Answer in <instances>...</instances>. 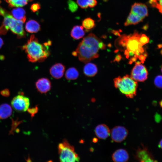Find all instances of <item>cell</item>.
Returning <instances> with one entry per match:
<instances>
[{"label": "cell", "instance_id": "cell-13", "mask_svg": "<svg viewBox=\"0 0 162 162\" xmlns=\"http://www.w3.org/2000/svg\"><path fill=\"white\" fill-rule=\"evenodd\" d=\"M65 69V67L63 64L60 63H57L51 67L50 72L53 77L59 79L63 76Z\"/></svg>", "mask_w": 162, "mask_h": 162}, {"label": "cell", "instance_id": "cell-5", "mask_svg": "<svg viewBox=\"0 0 162 162\" xmlns=\"http://www.w3.org/2000/svg\"><path fill=\"white\" fill-rule=\"evenodd\" d=\"M114 83L115 87L128 98H132L136 95L138 83L130 76L116 77L114 80Z\"/></svg>", "mask_w": 162, "mask_h": 162}, {"label": "cell", "instance_id": "cell-10", "mask_svg": "<svg viewBox=\"0 0 162 162\" xmlns=\"http://www.w3.org/2000/svg\"><path fill=\"white\" fill-rule=\"evenodd\" d=\"M135 158L139 161L141 162H156L152 154L146 147L138 148L135 156Z\"/></svg>", "mask_w": 162, "mask_h": 162}, {"label": "cell", "instance_id": "cell-35", "mask_svg": "<svg viewBox=\"0 0 162 162\" xmlns=\"http://www.w3.org/2000/svg\"><path fill=\"white\" fill-rule=\"evenodd\" d=\"M158 146L162 149V139L159 142Z\"/></svg>", "mask_w": 162, "mask_h": 162}, {"label": "cell", "instance_id": "cell-15", "mask_svg": "<svg viewBox=\"0 0 162 162\" xmlns=\"http://www.w3.org/2000/svg\"><path fill=\"white\" fill-rule=\"evenodd\" d=\"M95 134L98 138L102 139L107 138L110 133L109 127L104 124L98 125L95 129Z\"/></svg>", "mask_w": 162, "mask_h": 162}, {"label": "cell", "instance_id": "cell-25", "mask_svg": "<svg viewBox=\"0 0 162 162\" xmlns=\"http://www.w3.org/2000/svg\"><path fill=\"white\" fill-rule=\"evenodd\" d=\"M149 3L162 14V0H149Z\"/></svg>", "mask_w": 162, "mask_h": 162}, {"label": "cell", "instance_id": "cell-1", "mask_svg": "<svg viewBox=\"0 0 162 162\" xmlns=\"http://www.w3.org/2000/svg\"><path fill=\"white\" fill-rule=\"evenodd\" d=\"M141 34L135 31L132 34H123L118 39L116 43L120 49L123 51L130 63L139 59L142 62L145 61L146 56L143 45L140 41Z\"/></svg>", "mask_w": 162, "mask_h": 162}, {"label": "cell", "instance_id": "cell-18", "mask_svg": "<svg viewBox=\"0 0 162 162\" xmlns=\"http://www.w3.org/2000/svg\"><path fill=\"white\" fill-rule=\"evenodd\" d=\"M25 29L28 32L36 33L40 30V27L37 21L34 20H30L26 22Z\"/></svg>", "mask_w": 162, "mask_h": 162}, {"label": "cell", "instance_id": "cell-27", "mask_svg": "<svg viewBox=\"0 0 162 162\" xmlns=\"http://www.w3.org/2000/svg\"><path fill=\"white\" fill-rule=\"evenodd\" d=\"M68 8L72 12L76 11L78 9L77 4L72 0H68Z\"/></svg>", "mask_w": 162, "mask_h": 162}, {"label": "cell", "instance_id": "cell-30", "mask_svg": "<svg viewBox=\"0 0 162 162\" xmlns=\"http://www.w3.org/2000/svg\"><path fill=\"white\" fill-rule=\"evenodd\" d=\"M38 109L37 106L32 108H28L27 110L28 112L31 114L32 118L34 116V115L38 112Z\"/></svg>", "mask_w": 162, "mask_h": 162}, {"label": "cell", "instance_id": "cell-2", "mask_svg": "<svg viewBox=\"0 0 162 162\" xmlns=\"http://www.w3.org/2000/svg\"><path fill=\"white\" fill-rule=\"evenodd\" d=\"M105 48V44L100 39L90 33L83 38L72 55L78 57L81 62L87 63L98 58L99 50Z\"/></svg>", "mask_w": 162, "mask_h": 162}, {"label": "cell", "instance_id": "cell-8", "mask_svg": "<svg viewBox=\"0 0 162 162\" xmlns=\"http://www.w3.org/2000/svg\"><path fill=\"white\" fill-rule=\"evenodd\" d=\"M11 104L12 107L16 111L19 112L26 111L30 104L29 98L22 94L15 97L12 100Z\"/></svg>", "mask_w": 162, "mask_h": 162}, {"label": "cell", "instance_id": "cell-26", "mask_svg": "<svg viewBox=\"0 0 162 162\" xmlns=\"http://www.w3.org/2000/svg\"><path fill=\"white\" fill-rule=\"evenodd\" d=\"M91 0H76L78 5L83 9L87 8L89 7Z\"/></svg>", "mask_w": 162, "mask_h": 162}, {"label": "cell", "instance_id": "cell-23", "mask_svg": "<svg viewBox=\"0 0 162 162\" xmlns=\"http://www.w3.org/2000/svg\"><path fill=\"white\" fill-rule=\"evenodd\" d=\"M10 7H20L27 4L33 0H5Z\"/></svg>", "mask_w": 162, "mask_h": 162}, {"label": "cell", "instance_id": "cell-7", "mask_svg": "<svg viewBox=\"0 0 162 162\" xmlns=\"http://www.w3.org/2000/svg\"><path fill=\"white\" fill-rule=\"evenodd\" d=\"M148 72L141 62H136L131 72L130 77L136 82H143L148 78Z\"/></svg>", "mask_w": 162, "mask_h": 162}, {"label": "cell", "instance_id": "cell-6", "mask_svg": "<svg viewBox=\"0 0 162 162\" xmlns=\"http://www.w3.org/2000/svg\"><path fill=\"white\" fill-rule=\"evenodd\" d=\"M59 160L62 162H79L80 158L75 152L74 147L65 139L58 146Z\"/></svg>", "mask_w": 162, "mask_h": 162}, {"label": "cell", "instance_id": "cell-38", "mask_svg": "<svg viewBox=\"0 0 162 162\" xmlns=\"http://www.w3.org/2000/svg\"><path fill=\"white\" fill-rule=\"evenodd\" d=\"M161 72H162V65H161Z\"/></svg>", "mask_w": 162, "mask_h": 162}, {"label": "cell", "instance_id": "cell-33", "mask_svg": "<svg viewBox=\"0 0 162 162\" xmlns=\"http://www.w3.org/2000/svg\"><path fill=\"white\" fill-rule=\"evenodd\" d=\"M112 33L115 35L119 36H120L119 32L117 31L112 30Z\"/></svg>", "mask_w": 162, "mask_h": 162}, {"label": "cell", "instance_id": "cell-29", "mask_svg": "<svg viewBox=\"0 0 162 162\" xmlns=\"http://www.w3.org/2000/svg\"><path fill=\"white\" fill-rule=\"evenodd\" d=\"M149 38L144 34H141L140 38V41L141 43L143 45L147 44L149 42Z\"/></svg>", "mask_w": 162, "mask_h": 162}, {"label": "cell", "instance_id": "cell-28", "mask_svg": "<svg viewBox=\"0 0 162 162\" xmlns=\"http://www.w3.org/2000/svg\"><path fill=\"white\" fill-rule=\"evenodd\" d=\"M154 83L157 87L162 88V76H157L154 79Z\"/></svg>", "mask_w": 162, "mask_h": 162}, {"label": "cell", "instance_id": "cell-22", "mask_svg": "<svg viewBox=\"0 0 162 162\" xmlns=\"http://www.w3.org/2000/svg\"><path fill=\"white\" fill-rule=\"evenodd\" d=\"M79 73L77 69L74 67L69 68L66 71L65 77L68 80H74L77 78Z\"/></svg>", "mask_w": 162, "mask_h": 162}, {"label": "cell", "instance_id": "cell-12", "mask_svg": "<svg viewBox=\"0 0 162 162\" xmlns=\"http://www.w3.org/2000/svg\"><path fill=\"white\" fill-rule=\"evenodd\" d=\"M38 91L42 94L46 93L51 89V84L47 78H42L39 79L35 83Z\"/></svg>", "mask_w": 162, "mask_h": 162}, {"label": "cell", "instance_id": "cell-24", "mask_svg": "<svg viewBox=\"0 0 162 162\" xmlns=\"http://www.w3.org/2000/svg\"><path fill=\"white\" fill-rule=\"evenodd\" d=\"M82 26L86 30H89L93 28L95 26L94 21L90 18H87L82 22Z\"/></svg>", "mask_w": 162, "mask_h": 162}, {"label": "cell", "instance_id": "cell-37", "mask_svg": "<svg viewBox=\"0 0 162 162\" xmlns=\"http://www.w3.org/2000/svg\"><path fill=\"white\" fill-rule=\"evenodd\" d=\"M159 104L160 106L162 108V100L159 102Z\"/></svg>", "mask_w": 162, "mask_h": 162}, {"label": "cell", "instance_id": "cell-32", "mask_svg": "<svg viewBox=\"0 0 162 162\" xmlns=\"http://www.w3.org/2000/svg\"><path fill=\"white\" fill-rule=\"evenodd\" d=\"M0 94L3 96L7 97L10 95V91L7 88L2 90L0 92Z\"/></svg>", "mask_w": 162, "mask_h": 162}, {"label": "cell", "instance_id": "cell-11", "mask_svg": "<svg viewBox=\"0 0 162 162\" xmlns=\"http://www.w3.org/2000/svg\"><path fill=\"white\" fill-rule=\"evenodd\" d=\"M131 12L140 16L143 19L148 15L146 5L140 3H135L131 6Z\"/></svg>", "mask_w": 162, "mask_h": 162}, {"label": "cell", "instance_id": "cell-20", "mask_svg": "<svg viewBox=\"0 0 162 162\" xmlns=\"http://www.w3.org/2000/svg\"><path fill=\"white\" fill-rule=\"evenodd\" d=\"M85 32L82 26H75L72 29L70 34L74 39L78 40L82 38L85 35Z\"/></svg>", "mask_w": 162, "mask_h": 162}, {"label": "cell", "instance_id": "cell-21", "mask_svg": "<svg viewBox=\"0 0 162 162\" xmlns=\"http://www.w3.org/2000/svg\"><path fill=\"white\" fill-rule=\"evenodd\" d=\"M13 16L16 19L22 21L24 22L26 20V12L22 8L20 7L13 9L11 11Z\"/></svg>", "mask_w": 162, "mask_h": 162}, {"label": "cell", "instance_id": "cell-16", "mask_svg": "<svg viewBox=\"0 0 162 162\" xmlns=\"http://www.w3.org/2000/svg\"><path fill=\"white\" fill-rule=\"evenodd\" d=\"M83 72L84 74L87 76H94L97 73L98 68L95 64L88 62L84 66Z\"/></svg>", "mask_w": 162, "mask_h": 162}, {"label": "cell", "instance_id": "cell-4", "mask_svg": "<svg viewBox=\"0 0 162 162\" xmlns=\"http://www.w3.org/2000/svg\"><path fill=\"white\" fill-rule=\"evenodd\" d=\"M0 15L4 17L2 24L0 28V34H5L10 29L17 35L19 38L25 37L22 21L15 18L12 15L0 6Z\"/></svg>", "mask_w": 162, "mask_h": 162}, {"label": "cell", "instance_id": "cell-17", "mask_svg": "<svg viewBox=\"0 0 162 162\" xmlns=\"http://www.w3.org/2000/svg\"><path fill=\"white\" fill-rule=\"evenodd\" d=\"M143 19L140 16L130 11L124 22V25L128 26L135 25L142 21Z\"/></svg>", "mask_w": 162, "mask_h": 162}, {"label": "cell", "instance_id": "cell-3", "mask_svg": "<svg viewBox=\"0 0 162 162\" xmlns=\"http://www.w3.org/2000/svg\"><path fill=\"white\" fill-rule=\"evenodd\" d=\"M50 44V41L41 44L34 35L32 34L22 48L27 54L29 61L32 63L41 62L50 55L49 46Z\"/></svg>", "mask_w": 162, "mask_h": 162}, {"label": "cell", "instance_id": "cell-9", "mask_svg": "<svg viewBox=\"0 0 162 162\" xmlns=\"http://www.w3.org/2000/svg\"><path fill=\"white\" fill-rule=\"evenodd\" d=\"M110 133L112 140L116 142H120L126 138L128 131L123 126H116L111 130Z\"/></svg>", "mask_w": 162, "mask_h": 162}, {"label": "cell", "instance_id": "cell-36", "mask_svg": "<svg viewBox=\"0 0 162 162\" xmlns=\"http://www.w3.org/2000/svg\"><path fill=\"white\" fill-rule=\"evenodd\" d=\"M98 141V140L97 138H94L93 140V141L94 142H96Z\"/></svg>", "mask_w": 162, "mask_h": 162}, {"label": "cell", "instance_id": "cell-19", "mask_svg": "<svg viewBox=\"0 0 162 162\" xmlns=\"http://www.w3.org/2000/svg\"><path fill=\"white\" fill-rule=\"evenodd\" d=\"M11 106L7 104L0 105V119H4L10 116L12 114Z\"/></svg>", "mask_w": 162, "mask_h": 162}, {"label": "cell", "instance_id": "cell-14", "mask_svg": "<svg viewBox=\"0 0 162 162\" xmlns=\"http://www.w3.org/2000/svg\"><path fill=\"white\" fill-rule=\"evenodd\" d=\"M129 156L127 152L123 149L116 150L113 154L112 158L114 162H126L129 159Z\"/></svg>", "mask_w": 162, "mask_h": 162}, {"label": "cell", "instance_id": "cell-34", "mask_svg": "<svg viewBox=\"0 0 162 162\" xmlns=\"http://www.w3.org/2000/svg\"><path fill=\"white\" fill-rule=\"evenodd\" d=\"M4 44V42L3 40L0 37V49Z\"/></svg>", "mask_w": 162, "mask_h": 162}, {"label": "cell", "instance_id": "cell-31", "mask_svg": "<svg viewBox=\"0 0 162 162\" xmlns=\"http://www.w3.org/2000/svg\"><path fill=\"white\" fill-rule=\"evenodd\" d=\"M40 8V5L38 3H34L32 4L30 9L33 12H35L38 11Z\"/></svg>", "mask_w": 162, "mask_h": 162}]
</instances>
